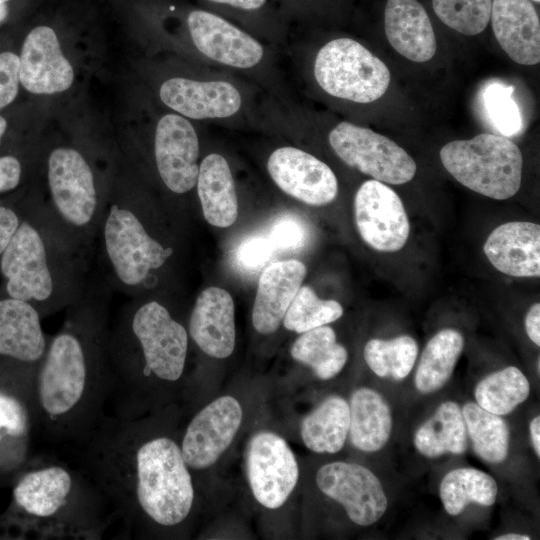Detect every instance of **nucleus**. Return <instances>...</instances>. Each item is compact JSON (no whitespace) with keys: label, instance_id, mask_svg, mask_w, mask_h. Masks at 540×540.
I'll list each match as a JSON object with an SVG mask.
<instances>
[{"label":"nucleus","instance_id":"nucleus-1","mask_svg":"<svg viewBox=\"0 0 540 540\" xmlns=\"http://www.w3.org/2000/svg\"><path fill=\"white\" fill-rule=\"evenodd\" d=\"M79 468L129 529H176L195 490L180 444L151 422L104 414L79 441Z\"/></svg>","mask_w":540,"mask_h":540},{"label":"nucleus","instance_id":"nucleus-2","mask_svg":"<svg viewBox=\"0 0 540 540\" xmlns=\"http://www.w3.org/2000/svg\"><path fill=\"white\" fill-rule=\"evenodd\" d=\"M107 336L100 321L81 317L48 342L33 373L35 430L47 440L77 444L105 414Z\"/></svg>","mask_w":540,"mask_h":540},{"label":"nucleus","instance_id":"nucleus-3","mask_svg":"<svg viewBox=\"0 0 540 540\" xmlns=\"http://www.w3.org/2000/svg\"><path fill=\"white\" fill-rule=\"evenodd\" d=\"M188 332L166 307L149 301L107 336L109 400L116 416L137 418L181 380Z\"/></svg>","mask_w":540,"mask_h":540},{"label":"nucleus","instance_id":"nucleus-4","mask_svg":"<svg viewBox=\"0 0 540 540\" xmlns=\"http://www.w3.org/2000/svg\"><path fill=\"white\" fill-rule=\"evenodd\" d=\"M13 507L32 518L69 527L100 525L106 500L80 470L61 463L26 466L12 490Z\"/></svg>","mask_w":540,"mask_h":540},{"label":"nucleus","instance_id":"nucleus-5","mask_svg":"<svg viewBox=\"0 0 540 540\" xmlns=\"http://www.w3.org/2000/svg\"><path fill=\"white\" fill-rule=\"evenodd\" d=\"M440 159L460 184L486 197L505 200L520 188L522 154L505 136L483 133L451 141L441 148Z\"/></svg>","mask_w":540,"mask_h":540},{"label":"nucleus","instance_id":"nucleus-6","mask_svg":"<svg viewBox=\"0 0 540 540\" xmlns=\"http://www.w3.org/2000/svg\"><path fill=\"white\" fill-rule=\"evenodd\" d=\"M314 76L329 95L357 103L381 98L391 80L384 62L351 38H337L320 48Z\"/></svg>","mask_w":540,"mask_h":540},{"label":"nucleus","instance_id":"nucleus-7","mask_svg":"<svg viewBox=\"0 0 540 540\" xmlns=\"http://www.w3.org/2000/svg\"><path fill=\"white\" fill-rule=\"evenodd\" d=\"M35 365L15 363L0 370V480L17 476L28 464L35 430Z\"/></svg>","mask_w":540,"mask_h":540},{"label":"nucleus","instance_id":"nucleus-8","mask_svg":"<svg viewBox=\"0 0 540 540\" xmlns=\"http://www.w3.org/2000/svg\"><path fill=\"white\" fill-rule=\"evenodd\" d=\"M328 140L343 162L375 180L400 185L415 176L413 158L393 140L369 128L344 121L330 131Z\"/></svg>","mask_w":540,"mask_h":540},{"label":"nucleus","instance_id":"nucleus-9","mask_svg":"<svg viewBox=\"0 0 540 540\" xmlns=\"http://www.w3.org/2000/svg\"><path fill=\"white\" fill-rule=\"evenodd\" d=\"M104 246L115 275L126 286L143 283L171 255L130 210L113 205L105 219Z\"/></svg>","mask_w":540,"mask_h":540},{"label":"nucleus","instance_id":"nucleus-10","mask_svg":"<svg viewBox=\"0 0 540 540\" xmlns=\"http://www.w3.org/2000/svg\"><path fill=\"white\" fill-rule=\"evenodd\" d=\"M246 473L257 502L267 509H277L295 489L299 467L295 454L281 436L259 431L246 448Z\"/></svg>","mask_w":540,"mask_h":540},{"label":"nucleus","instance_id":"nucleus-11","mask_svg":"<svg viewBox=\"0 0 540 540\" xmlns=\"http://www.w3.org/2000/svg\"><path fill=\"white\" fill-rule=\"evenodd\" d=\"M0 270L9 297L44 303L54 290L46 246L38 230L28 222L19 224L1 253Z\"/></svg>","mask_w":540,"mask_h":540},{"label":"nucleus","instance_id":"nucleus-12","mask_svg":"<svg viewBox=\"0 0 540 540\" xmlns=\"http://www.w3.org/2000/svg\"><path fill=\"white\" fill-rule=\"evenodd\" d=\"M315 481L319 490L339 503L356 525L371 526L387 510L388 500L380 480L363 465L327 463L318 469Z\"/></svg>","mask_w":540,"mask_h":540},{"label":"nucleus","instance_id":"nucleus-13","mask_svg":"<svg viewBox=\"0 0 540 540\" xmlns=\"http://www.w3.org/2000/svg\"><path fill=\"white\" fill-rule=\"evenodd\" d=\"M242 419L239 401L229 395L216 398L196 413L180 443L188 468L200 471L215 464L232 444Z\"/></svg>","mask_w":540,"mask_h":540},{"label":"nucleus","instance_id":"nucleus-14","mask_svg":"<svg viewBox=\"0 0 540 540\" xmlns=\"http://www.w3.org/2000/svg\"><path fill=\"white\" fill-rule=\"evenodd\" d=\"M355 221L362 239L373 249L395 252L408 240L410 224L398 194L381 181H365L354 199Z\"/></svg>","mask_w":540,"mask_h":540},{"label":"nucleus","instance_id":"nucleus-15","mask_svg":"<svg viewBox=\"0 0 540 540\" xmlns=\"http://www.w3.org/2000/svg\"><path fill=\"white\" fill-rule=\"evenodd\" d=\"M48 183L53 203L61 217L74 227H84L98 206L94 176L77 150L54 149L48 159Z\"/></svg>","mask_w":540,"mask_h":540},{"label":"nucleus","instance_id":"nucleus-16","mask_svg":"<svg viewBox=\"0 0 540 540\" xmlns=\"http://www.w3.org/2000/svg\"><path fill=\"white\" fill-rule=\"evenodd\" d=\"M267 169L283 192L308 205L328 204L338 194V182L332 169L299 148H277L268 158Z\"/></svg>","mask_w":540,"mask_h":540},{"label":"nucleus","instance_id":"nucleus-17","mask_svg":"<svg viewBox=\"0 0 540 540\" xmlns=\"http://www.w3.org/2000/svg\"><path fill=\"white\" fill-rule=\"evenodd\" d=\"M158 173L172 192L183 194L197 182L199 141L192 124L179 114H166L158 122L154 140Z\"/></svg>","mask_w":540,"mask_h":540},{"label":"nucleus","instance_id":"nucleus-18","mask_svg":"<svg viewBox=\"0 0 540 540\" xmlns=\"http://www.w3.org/2000/svg\"><path fill=\"white\" fill-rule=\"evenodd\" d=\"M73 80V68L61 51L55 31L48 26L33 28L19 57L21 85L33 94H54L70 88Z\"/></svg>","mask_w":540,"mask_h":540},{"label":"nucleus","instance_id":"nucleus-19","mask_svg":"<svg viewBox=\"0 0 540 540\" xmlns=\"http://www.w3.org/2000/svg\"><path fill=\"white\" fill-rule=\"evenodd\" d=\"M192 41L206 57L234 68H251L263 58L262 45L225 19L203 10L187 19Z\"/></svg>","mask_w":540,"mask_h":540},{"label":"nucleus","instance_id":"nucleus-20","mask_svg":"<svg viewBox=\"0 0 540 540\" xmlns=\"http://www.w3.org/2000/svg\"><path fill=\"white\" fill-rule=\"evenodd\" d=\"M161 101L179 115L196 120L228 118L242 105L239 90L222 80L170 78L160 87Z\"/></svg>","mask_w":540,"mask_h":540},{"label":"nucleus","instance_id":"nucleus-21","mask_svg":"<svg viewBox=\"0 0 540 540\" xmlns=\"http://www.w3.org/2000/svg\"><path fill=\"white\" fill-rule=\"evenodd\" d=\"M234 314V302L228 291L211 286L198 295L189 319V333L206 355L224 359L233 353Z\"/></svg>","mask_w":540,"mask_h":540},{"label":"nucleus","instance_id":"nucleus-22","mask_svg":"<svg viewBox=\"0 0 540 540\" xmlns=\"http://www.w3.org/2000/svg\"><path fill=\"white\" fill-rule=\"evenodd\" d=\"M490 263L513 277L540 276V226L513 221L496 227L483 247Z\"/></svg>","mask_w":540,"mask_h":540},{"label":"nucleus","instance_id":"nucleus-23","mask_svg":"<svg viewBox=\"0 0 540 540\" xmlns=\"http://www.w3.org/2000/svg\"><path fill=\"white\" fill-rule=\"evenodd\" d=\"M490 21L507 55L521 65L540 61V22L529 0H492Z\"/></svg>","mask_w":540,"mask_h":540},{"label":"nucleus","instance_id":"nucleus-24","mask_svg":"<svg viewBox=\"0 0 540 540\" xmlns=\"http://www.w3.org/2000/svg\"><path fill=\"white\" fill-rule=\"evenodd\" d=\"M47 344L40 313L32 303L12 297L0 300V358L36 365Z\"/></svg>","mask_w":540,"mask_h":540},{"label":"nucleus","instance_id":"nucleus-25","mask_svg":"<svg viewBox=\"0 0 540 540\" xmlns=\"http://www.w3.org/2000/svg\"><path fill=\"white\" fill-rule=\"evenodd\" d=\"M299 260L274 262L261 274L252 310V324L260 334H272L280 326L306 275Z\"/></svg>","mask_w":540,"mask_h":540},{"label":"nucleus","instance_id":"nucleus-26","mask_svg":"<svg viewBox=\"0 0 540 540\" xmlns=\"http://www.w3.org/2000/svg\"><path fill=\"white\" fill-rule=\"evenodd\" d=\"M384 29L391 46L403 57L426 62L437 44L430 18L417 0H388L384 11Z\"/></svg>","mask_w":540,"mask_h":540},{"label":"nucleus","instance_id":"nucleus-27","mask_svg":"<svg viewBox=\"0 0 540 540\" xmlns=\"http://www.w3.org/2000/svg\"><path fill=\"white\" fill-rule=\"evenodd\" d=\"M196 184L206 221L216 227L231 226L238 217V200L226 159L217 153L206 156L199 165Z\"/></svg>","mask_w":540,"mask_h":540},{"label":"nucleus","instance_id":"nucleus-28","mask_svg":"<svg viewBox=\"0 0 540 540\" xmlns=\"http://www.w3.org/2000/svg\"><path fill=\"white\" fill-rule=\"evenodd\" d=\"M349 432L352 445L363 452L373 453L388 443L393 429L391 409L374 389L360 387L350 396Z\"/></svg>","mask_w":540,"mask_h":540},{"label":"nucleus","instance_id":"nucleus-29","mask_svg":"<svg viewBox=\"0 0 540 540\" xmlns=\"http://www.w3.org/2000/svg\"><path fill=\"white\" fill-rule=\"evenodd\" d=\"M413 443L424 457L434 459L444 454H463L467 432L461 407L455 401L441 403L434 414L414 433Z\"/></svg>","mask_w":540,"mask_h":540},{"label":"nucleus","instance_id":"nucleus-30","mask_svg":"<svg viewBox=\"0 0 540 540\" xmlns=\"http://www.w3.org/2000/svg\"><path fill=\"white\" fill-rule=\"evenodd\" d=\"M349 422L348 402L337 395L329 396L302 420V441L315 453L335 454L345 445Z\"/></svg>","mask_w":540,"mask_h":540},{"label":"nucleus","instance_id":"nucleus-31","mask_svg":"<svg viewBox=\"0 0 540 540\" xmlns=\"http://www.w3.org/2000/svg\"><path fill=\"white\" fill-rule=\"evenodd\" d=\"M464 344L462 334L456 329L437 332L421 354L414 376L415 388L423 394L441 389L451 378Z\"/></svg>","mask_w":540,"mask_h":540},{"label":"nucleus","instance_id":"nucleus-32","mask_svg":"<svg viewBox=\"0 0 540 540\" xmlns=\"http://www.w3.org/2000/svg\"><path fill=\"white\" fill-rule=\"evenodd\" d=\"M498 495L495 479L475 468L449 471L439 486V496L447 514L457 516L471 503L492 506Z\"/></svg>","mask_w":540,"mask_h":540},{"label":"nucleus","instance_id":"nucleus-33","mask_svg":"<svg viewBox=\"0 0 540 540\" xmlns=\"http://www.w3.org/2000/svg\"><path fill=\"white\" fill-rule=\"evenodd\" d=\"M290 353L294 360L311 367L321 380L335 377L348 359L346 348L337 343L335 331L326 325L301 333Z\"/></svg>","mask_w":540,"mask_h":540},{"label":"nucleus","instance_id":"nucleus-34","mask_svg":"<svg viewBox=\"0 0 540 540\" xmlns=\"http://www.w3.org/2000/svg\"><path fill=\"white\" fill-rule=\"evenodd\" d=\"M466 432L478 457L488 464H500L507 458L510 432L507 422L476 402L461 408Z\"/></svg>","mask_w":540,"mask_h":540},{"label":"nucleus","instance_id":"nucleus-35","mask_svg":"<svg viewBox=\"0 0 540 540\" xmlns=\"http://www.w3.org/2000/svg\"><path fill=\"white\" fill-rule=\"evenodd\" d=\"M530 383L523 372L508 366L478 382L474 389L476 403L483 409L504 416L527 400Z\"/></svg>","mask_w":540,"mask_h":540},{"label":"nucleus","instance_id":"nucleus-36","mask_svg":"<svg viewBox=\"0 0 540 540\" xmlns=\"http://www.w3.org/2000/svg\"><path fill=\"white\" fill-rule=\"evenodd\" d=\"M418 355V345L408 335L389 340L370 339L364 347V359L374 374L396 381L406 378L412 371Z\"/></svg>","mask_w":540,"mask_h":540},{"label":"nucleus","instance_id":"nucleus-37","mask_svg":"<svg viewBox=\"0 0 540 540\" xmlns=\"http://www.w3.org/2000/svg\"><path fill=\"white\" fill-rule=\"evenodd\" d=\"M342 315L343 308L337 301L320 299L312 288L302 286L285 313L283 325L301 334L334 322Z\"/></svg>","mask_w":540,"mask_h":540},{"label":"nucleus","instance_id":"nucleus-38","mask_svg":"<svg viewBox=\"0 0 540 540\" xmlns=\"http://www.w3.org/2000/svg\"><path fill=\"white\" fill-rule=\"evenodd\" d=\"M437 17L468 36L481 33L490 21L492 0H432Z\"/></svg>","mask_w":540,"mask_h":540},{"label":"nucleus","instance_id":"nucleus-39","mask_svg":"<svg viewBox=\"0 0 540 540\" xmlns=\"http://www.w3.org/2000/svg\"><path fill=\"white\" fill-rule=\"evenodd\" d=\"M513 91V86L494 82L487 85L482 94L489 121L502 136L507 137L517 135L522 128V117Z\"/></svg>","mask_w":540,"mask_h":540},{"label":"nucleus","instance_id":"nucleus-40","mask_svg":"<svg viewBox=\"0 0 540 540\" xmlns=\"http://www.w3.org/2000/svg\"><path fill=\"white\" fill-rule=\"evenodd\" d=\"M275 251L269 237H250L239 246L237 260L244 268L258 269L271 259Z\"/></svg>","mask_w":540,"mask_h":540},{"label":"nucleus","instance_id":"nucleus-41","mask_svg":"<svg viewBox=\"0 0 540 540\" xmlns=\"http://www.w3.org/2000/svg\"><path fill=\"white\" fill-rule=\"evenodd\" d=\"M18 85L19 56L10 51L0 53V110L14 101Z\"/></svg>","mask_w":540,"mask_h":540},{"label":"nucleus","instance_id":"nucleus-42","mask_svg":"<svg viewBox=\"0 0 540 540\" xmlns=\"http://www.w3.org/2000/svg\"><path fill=\"white\" fill-rule=\"evenodd\" d=\"M268 237L276 251L295 250L303 245L305 230L299 221L287 217L272 226Z\"/></svg>","mask_w":540,"mask_h":540},{"label":"nucleus","instance_id":"nucleus-43","mask_svg":"<svg viewBox=\"0 0 540 540\" xmlns=\"http://www.w3.org/2000/svg\"><path fill=\"white\" fill-rule=\"evenodd\" d=\"M7 122L0 115V141L6 131ZM21 164L11 155L0 156V193L14 189L21 179Z\"/></svg>","mask_w":540,"mask_h":540},{"label":"nucleus","instance_id":"nucleus-44","mask_svg":"<svg viewBox=\"0 0 540 540\" xmlns=\"http://www.w3.org/2000/svg\"><path fill=\"white\" fill-rule=\"evenodd\" d=\"M20 224L16 213L0 202V255Z\"/></svg>","mask_w":540,"mask_h":540},{"label":"nucleus","instance_id":"nucleus-45","mask_svg":"<svg viewBox=\"0 0 540 540\" xmlns=\"http://www.w3.org/2000/svg\"><path fill=\"white\" fill-rule=\"evenodd\" d=\"M525 330L529 339L540 345V304H533L528 310L525 317Z\"/></svg>","mask_w":540,"mask_h":540},{"label":"nucleus","instance_id":"nucleus-46","mask_svg":"<svg viewBox=\"0 0 540 540\" xmlns=\"http://www.w3.org/2000/svg\"><path fill=\"white\" fill-rule=\"evenodd\" d=\"M214 3L227 4L245 10H254L262 7L266 0H208Z\"/></svg>","mask_w":540,"mask_h":540},{"label":"nucleus","instance_id":"nucleus-47","mask_svg":"<svg viewBox=\"0 0 540 540\" xmlns=\"http://www.w3.org/2000/svg\"><path fill=\"white\" fill-rule=\"evenodd\" d=\"M531 443L537 458H540V417L535 416L529 424Z\"/></svg>","mask_w":540,"mask_h":540},{"label":"nucleus","instance_id":"nucleus-48","mask_svg":"<svg viewBox=\"0 0 540 540\" xmlns=\"http://www.w3.org/2000/svg\"><path fill=\"white\" fill-rule=\"evenodd\" d=\"M495 540H530L531 537L526 534L506 533L494 538Z\"/></svg>","mask_w":540,"mask_h":540},{"label":"nucleus","instance_id":"nucleus-49","mask_svg":"<svg viewBox=\"0 0 540 540\" xmlns=\"http://www.w3.org/2000/svg\"><path fill=\"white\" fill-rule=\"evenodd\" d=\"M8 13V6L6 4H0V25L6 20Z\"/></svg>","mask_w":540,"mask_h":540},{"label":"nucleus","instance_id":"nucleus-50","mask_svg":"<svg viewBox=\"0 0 540 540\" xmlns=\"http://www.w3.org/2000/svg\"><path fill=\"white\" fill-rule=\"evenodd\" d=\"M10 0H0V4H6Z\"/></svg>","mask_w":540,"mask_h":540},{"label":"nucleus","instance_id":"nucleus-51","mask_svg":"<svg viewBox=\"0 0 540 540\" xmlns=\"http://www.w3.org/2000/svg\"><path fill=\"white\" fill-rule=\"evenodd\" d=\"M533 1H534V2H537V3H539V2H540V0H533Z\"/></svg>","mask_w":540,"mask_h":540}]
</instances>
